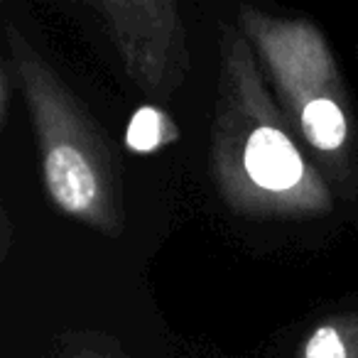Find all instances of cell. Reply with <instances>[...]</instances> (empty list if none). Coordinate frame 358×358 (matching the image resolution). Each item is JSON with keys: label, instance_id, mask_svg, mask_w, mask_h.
Instances as JSON below:
<instances>
[{"label": "cell", "instance_id": "1", "mask_svg": "<svg viewBox=\"0 0 358 358\" xmlns=\"http://www.w3.org/2000/svg\"><path fill=\"white\" fill-rule=\"evenodd\" d=\"M297 138L250 42L236 25H224L209 167L234 214L258 221L312 219L334 209L331 187Z\"/></svg>", "mask_w": 358, "mask_h": 358}, {"label": "cell", "instance_id": "2", "mask_svg": "<svg viewBox=\"0 0 358 358\" xmlns=\"http://www.w3.org/2000/svg\"><path fill=\"white\" fill-rule=\"evenodd\" d=\"M6 45L35 130L42 185L50 201L69 219L118 238L125 231V189L110 138L13 22H6Z\"/></svg>", "mask_w": 358, "mask_h": 358}, {"label": "cell", "instance_id": "3", "mask_svg": "<svg viewBox=\"0 0 358 358\" xmlns=\"http://www.w3.org/2000/svg\"><path fill=\"white\" fill-rule=\"evenodd\" d=\"M292 123L294 133L338 179H353V103L336 57L314 22L243 6L236 20Z\"/></svg>", "mask_w": 358, "mask_h": 358}, {"label": "cell", "instance_id": "4", "mask_svg": "<svg viewBox=\"0 0 358 358\" xmlns=\"http://www.w3.org/2000/svg\"><path fill=\"white\" fill-rule=\"evenodd\" d=\"M130 81L148 99L164 101L189 74L187 30L172 0H101L96 3Z\"/></svg>", "mask_w": 358, "mask_h": 358}, {"label": "cell", "instance_id": "5", "mask_svg": "<svg viewBox=\"0 0 358 358\" xmlns=\"http://www.w3.org/2000/svg\"><path fill=\"white\" fill-rule=\"evenodd\" d=\"M299 358H358V314H331L307 334Z\"/></svg>", "mask_w": 358, "mask_h": 358}, {"label": "cell", "instance_id": "6", "mask_svg": "<svg viewBox=\"0 0 358 358\" xmlns=\"http://www.w3.org/2000/svg\"><path fill=\"white\" fill-rule=\"evenodd\" d=\"M179 135H182L179 125L164 110L155 108V106H145V108L135 110L130 118L125 145L133 152H155L164 145L177 143Z\"/></svg>", "mask_w": 358, "mask_h": 358}, {"label": "cell", "instance_id": "7", "mask_svg": "<svg viewBox=\"0 0 358 358\" xmlns=\"http://www.w3.org/2000/svg\"><path fill=\"white\" fill-rule=\"evenodd\" d=\"M57 358H130L123 343L106 331H69Z\"/></svg>", "mask_w": 358, "mask_h": 358}, {"label": "cell", "instance_id": "8", "mask_svg": "<svg viewBox=\"0 0 358 358\" xmlns=\"http://www.w3.org/2000/svg\"><path fill=\"white\" fill-rule=\"evenodd\" d=\"M13 86H17L15 74H13V66L8 59H3V64H0V128H6L8 115H10Z\"/></svg>", "mask_w": 358, "mask_h": 358}, {"label": "cell", "instance_id": "9", "mask_svg": "<svg viewBox=\"0 0 358 358\" xmlns=\"http://www.w3.org/2000/svg\"><path fill=\"white\" fill-rule=\"evenodd\" d=\"M3 238H6V243H3L0 253L6 255L8 253V241H10V229H8V214H6V211H3Z\"/></svg>", "mask_w": 358, "mask_h": 358}]
</instances>
